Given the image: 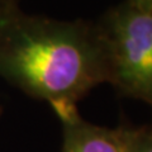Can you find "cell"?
Instances as JSON below:
<instances>
[{
	"label": "cell",
	"instance_id": "obj_1",
	"mask_svg": "<svg viewBox=\"0 0 152 152\" xmlns=\"http://www.w3.org/2000/svg\"><path fill=\"white\" fill-rule=\"evenodd\" d=\"M0 76L33 99L77 104L103 83L108 64L98 23L0 12Z\"/></svg>",
	"mask_w": 152,
	"mask_h": 152
},
{
	"label": "cell",
	"instance_id": "obj_2",
	"mask_svg": "<svg viewBox=\"0 0 152 152\" xmlns=\"http://www.w3.org/2000/svg\"><path fill=\"white\" fill-rule=\"evenodd\" d=\"M96 23L107 56L108 84L123 96L152 107V12L126 1Z\"/></svg>",
	"mask_w": 152,
	"mask_h": 152
},
{
	"label": "cell",
	"instance_id": "obj_3",
	"mask_svg": "<svg viewBox=\"0 0 152 152\" xmlns=\"http://www.w3.org/2000/svg\"><path fill=\"white\" fill-rule=\"evenodd\" d=\"M62 126L61 152H126V126L107 128L80 115L76 104L51 105Z\"/></svg>",
	"mask_w": 152,
	"mask_h": 152
},
{
	"label": "cell",
	"instance_id": "obj_4",
	"mask_svg": "<svg viewBox=\"0 0 152 152\" xmlns=\"http://www.w3.org/2000/svg\"><path fill=\"white\" fill-rule=\"evenodd\" d=\"M126 152H152L151 127L126 126Z\"/></svg>",
	"mask_w": 152,
	"mask_h": 152
},
{
	"label": "cell",
	"instance_id": "obj_5",
	"mask_svg": "<svg viewBox=\"0 0 152 152\" xmlns=\"http://www.w3.org/2000/svg\"><path fill=\"white\" fill-rule=\"evenodd\" d=\"M127 1L141 9H146V10L152 12V0H127Z\"/></svg>",
	"mask_w": 152,
	"mask_h": 152
},
{
	"label": "cell",
	"instance_id": "obj_6",
	"mask_svg": "<svg viewBox=\"0 0 152 152\" xmlns=\"http://www.w3.org/2000/svg\"><path fill=\"white\" fill-rule=\"evenodd\" d=\"M19 1L20 0H0V12L13 7H19Z\"/></svg>",
	"mask_w": 152,
	"mask_h": 152
},
{
	"label": "cell",
	"instance_id": "obj_7",
	"mask_svg": "<svg viewBox=\"0 0 152 152\" xmlns=\"http://www.w3.org/2000/svg\"><path fill=\"white\" fill-rule=\"evenodd\" d=\"M1 113H3V109H1V107H0V115H1Z\"/></svg>",
	"mask_w": 152,
	"mask_h": 152
},
{
	"label": "cell",
	"instance_id": "obj_8",
	"mask_svg": "<svg viewBox=\"0 0 152 152\" xmlns=\"http://www.w3.org/2000/svg\"><path fill=\"white\" fill-rule=\"evenodd\" d=\"M151 129H152V126H151Z\"/></svg>",
	"mask_w": 152,
	"mask_h": 152
}]
</instances>
